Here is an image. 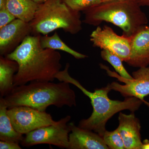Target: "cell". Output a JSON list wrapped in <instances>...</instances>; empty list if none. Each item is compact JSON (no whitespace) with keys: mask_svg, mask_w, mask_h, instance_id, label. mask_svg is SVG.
<instances>
[{"mask_svg":"<svg viewBox=\"0 0 149 149\" xmlns=\"http://www.w3.org/2000/svg\"><path fill=\"white\" fill-rule=\"evenodd\" d=\"M41 36L28 35L13 52L6 56L18 64L14 87L35 81L53 82L61 70V54L58 51L42 47Z\"/></svg>","mask_w":149,"mask_h":149,"instance_id":"cell-1","label":"cell"},{"mask_svg":"<svg viewBox=\"0 0 149 149\" xmlns=\"http://www.w3.org/2000/svg\"><path fill=\"white\" fill-rule=\"evenodd\" d=\"M70 64L67 63L65 68L61 70L56 76V79L60 82H65L72 84L79 88L91 100L93 112L91 116L80 120L78 127L92 130L102 137L106 130L107 122L117 113L128 110L135 112L139 109L143 102L135 97L125 98L124 100H113L108 97L112 91L110 84L106 87L97 88L91 92L85 89L78 80L70 75L68 69Z\"/></svg>","mask_w":149,"mask_h":149,"instance_id":"cell-2","label":"cell"},{"mask_svg":"<svg viewBox=\"0 0 149 149\" xmlns=\"http://www.w3.org/2000/svg\"><path fill=\"white\" fill-rule=\"evenodd\" d=\"M2 98L8 109L23 106L46 111L50 106L59 108L76 106L75 92L70 83L65 82L33 81L14 87L9 94Z\"/></svg>","mask_w":149,"mask_h":149,"instance_id":"cell-3","label":"cell"},{"mask_svg":"<svg viewBox=\"0 0 149 149\" xmlns=\"http://www.w3.org/2000/svg\"><path fill=\"white\" fill-rule=\"evenodd\" d=\"M136 0H114L102 3L83 11V22L98 26L103 22H110L122 29L123 35L131 37L148 22L146 14Z\"/></svg>","mask_w":149,"mask_h":149,"instance_id":"cell-4","label":"cell"},{"mask_svg":"<svg viewBox=\"0 0 149 149\" xmlns=\"http://www.w3.org/2000/svg\"><path fill=\"white\" fill-rule=\"evenodd\" d=\"M80 11L70 8L63 0H47L39 4L29 22L31 35H47L57 29L75 35L82 29Z\"/></svg>","mask_w":149,"mask_h":149,"instance_id":"cell-5","label":"cell"},{"mask_svg":"<svg viewBox=\"0 0 149 149\" xmlns=\"http://www.w3.org/2000/svg\"><path fill=\"white\" fill-rule=\"evenodd\" d=\"M71 117L67 115L52 125L43 126L27 133L21 142L23 147L40 144L53 145L68 149L71 128L68 123Z\"/></svg>","mask_w":149,"mask_h":149,"instance_id":"cell-6","label":"cell"},{"mask_svg":"<svg viewBox=\"0 0 149 149\" xmlns=\"http://www.w3.org/2000/svg\"><path fill=\"white\" fill-rule=\"evenodd\" d=\"M100 66L110 77L116 78L125 84L121 85L117 82H112L110 84L111 90L118 92L125 98L135 97L140 99L149 107V102L144 100L145 97L149 95V66L140 68L132 73L133 79H127L121 77L116 72L111 71L104 65L100 64Z\"/></svg>","mask_w":149,"mask_h":149,"instance_id":"cell-7","label":"cell"},{"mask_svg":"<svg viewBox=\"0 0 149 149\" xmlns=\"http://www.w3.org/2000/svg\"><path fill=\"white\" fill-rule=\"evenodd\" d=\"M7 113L14 128L22 135L57 122L49 113L29 107L21 106L10 108Z\"/></svg>","mask_w":149,"mask_h":149,"instance_id":"cell-8","label":"cell"},{"mask_svg":"<svg viewBox=\"0 0 149 149\" xmlns=\"http://www.w3.org/2000/svg\"><path fill=\"white\" fill-rule=\"evenodd\" d=\"M90 40L94 47L109 51L127 62L130 58L131 37L119 36L110 27L98 26L90 35Z\"/></svg>","mask_w":149,"mask_h":149,"instance_id":"cell-9","label":"cell"},{"mask_svg":"<svg viewBox=\"0 0 149 149\" xmlns=\"http://www.w3.org/2000/svg\"><path fill=\"white\" fill-rule=\"evenodd\" d=\"M30 35L29 23L18 19L1 28L0 55L6 56L12 52Z\"/></svg>","mask_w":149,"mask_h":149,"instance_id":"cell-10","label":"cell"},{"mask_svg":"<svg viewBox=\"0 0 149 149\" xmlns=\"http://www.w3.org/2000/svg\"><path fill=\"white\" fill-rule=\"evenodd\" d=\"M126 63L130 66L140 68L149 65V26L139 28L131 36V50Z\"/></svg>","mask_w":149,"mask_h":149,"instance_id":"cell-11","label":"cell"},{"mask_svg":"<svg viewBox=\"0 0 149 149\" xmlns=\"http://www.w3.org/2000/svg\"><path fill=\"white\" fill-rule=\"evenodd\" d=\"M135 112L129 114L120 112L118 115L119 125L117 128L123 140L125 149H141V125Z\"/></svg>","mask_w":149,"mask_h":149,"instance_id":"cell-12","label":"cell"},{"mask_svg":"<svg viewBox=\"0 0 149 149\" xmlns=\"http://www.w3.org/2000/svg\"><path fill=\"white\" fill-rule=\"evenodd\" d=\"M69 124L71 132L68 149H109L98 133L80 128L73 123Z\"/></svg>","mask_w":149,"mask_h":149,"instance_id":"cell-13","label":"cell"},{"mask_svg":"<svg viewBox=\"0 0 149 149\" xmlns=\"http://www.w3.org/2000/svg\"><path fill=\"white\" fill-rule=\"evenodd\" d=\"M18 69L17 62L4 56H0V95L4 97L14 88V77Z\"/></svg>","mask_w":149,"mask_h":149,"instance_id":"cell-14","label":"cell"},{"mask_svg":"<svg viewBox=\"0 0 149 149\" xmlns=\"http://www.w3.org/2000/svg\"><path fill=\"white\" fill-rule=\"evenodd\" d=\"M39 5L33 0H6V8L15 18L27 23L34 18Z\"/></svg>","mask_w":149,"mask_h":149,"instance_id":"cell-15","label":"cell"},{"mask_svg":"<svg viewBox=\"0 0 149 149\" xmlns=\"http://www.w3.org/2000/svg\"><path fill=\"white\" fill-rule=\"evenodd\" d=\"M8 107L0 98V140L21 143L23 135L17 132L14 128L7 113Z\"/></svg>","mask_w":149,"mask_h":149,"instance_id":"cell-16","label":"cell"},{"mask_svg":"<svg viewBox=\"0 0 149 149\" xmlns=\"http://www.w3.org/2000/svg\"><path fill=\"white\" fill-rule=\"evenodd\" d=\"M40 44L44 49H50L55 50L63 51L70 54L77 59H84L88 57L70 47L62 40L56 32H55L54 35L51 36L47 35H41Z\"/></svg>","mask_w":149,"mask_h":149,"instance_id":"cell-17","label":"cell"},{"mask_svg":"<svg viewBox=\"0 0 149 149\" xmlns=\"http://www.w3.org/2000/svg\"><path fill=\"white\" fill-rule=\"evenodd\" d=\"M102 58L109 63L115 70L116 72L121 77L127 79H133V76L127 72L123 64V61L118 56L109 51L102 50L101 52Z\"/></svg>","mask_w":149,"mask_h":149,"instance_id":"cell-18","label":"cell"},{"mask_svg":"<svg viewBox=\"0 0 149 149\" xmlns=\"http://www.w3.org/2000/svg\"><path fill=\"white\" fill-rule=\"evenodd\" d=\"M102 138L109 149H125L123 140L117 128L113 131L106 130Z\"/></svg>","mask_w":149,"mask_h":149,"instance_id":"cell-19","label":"cell"},{"mask_svg":"<svg viewBox=\"0 0 149 149\" xmlns=\"http://www.w3.org/2000/svg\"><path fill=\"white\" fill-rule=\"evenodd\" d=\"M70 8L84 11L102 3L101 0H63Z\"/></svg>","mask_w":149,"mask_h":149,"instance_id":"cell-20","label":"cell"},{"mask_svg":"<svg viewBox=\"0 0 149 149\" xmlns=\"http://www.w3.org/2000/svg\"><path fill=\"white\" fill-rule=\"evenodd\" d=\"M16 19L10 12L4 8L0 9V29Z\"/></svg>","mask_w":149,"mask_h":149,"instance_id":"cell-21","label":"cell"},{"mask_svg":"<svg viewBox=\"0 0 149 149\" xmlns=\"http://www.w3.org/2000/svg\"><path fill=\"white\" fill-rule=\"evenodd\" d=\"M1 149H21L19 143L9 141H0Z\"/></svg>","mask_w":149,"mask_h":149,"instance_id":"cell-22","label":"cell"},{"mask_svg":"<svg viewBox=\"0 0 149 149\" xmlns=\"http://www.w3.org/2000/svg\"><path fill=\"white\" fill-rule=\"evenodd\" d=\"M141 6H149V0H136Z\"/></svg>","mask_w":149,"mask_h":149,"instance_id":"cell-23","label":"cell"},{"mask_svg":"<svg viewBox=\"0 0 149 149\" xmlns=\"http://www.w3.org/2000/svg\"><path fill=\"white\" fill-rule=\"evenodd\" d=\"M141 149H149V140L146 139L143 142Z\"/></svg>","mask_w":149,"mask_h":149,"instance_id":"cell-24","label":"cell"},{"mask_svg":"<svg viewBox=\"0 0 149 149\" xmlns=\"http://www.w3.org/2000/svg\"><path fill=\"white\" fill-rule=\"evenodd\" d=\"M6 8V0H0V9Z\"/></svg>","mask_w":149,"mask_h":149,"instance_id":"cell-25","label":"cell"},{"mask_svg":"<svg viewBox=\"0 0 149 149\" xmlns=\"http://www.w3.org/2000/svg\"><path fill=\"white\" fill-rule=\"evenodd\" d=\"M33 1H34L35 2L37 3L41 4L45 2L47 0H33Z\"/></svg>","mask_w":149,"mask_h":149,"instance_id":"cell-26","label":"cell"},{"mask_svg":"<svg viewBox=\"0 0 149 149\" xmlns=\"http://www.w3.org/2000/svg\"><path fill=\"white\" fill-rule=\"evenodd\" d=\"M114 0H101L102 3L107 2L111 1Z\"/></svg>","mask_w":149,"mask_h":149,"instance_id":"cell-27","label":"cell"}]
</instances>
